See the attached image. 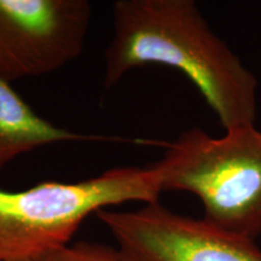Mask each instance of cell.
Here are the masks:
<instances>
[{
    "instance_id": "obj_1",
    "label": "cell",
    "mask_w": 261,
    "mask_h": 261,
    "mask_svg": "<svg viewBox=\"0 0 261 261\" xmlns=\"http://www.w3.org/2000/svg\"><path fill=\"white\" fill-rule=\"evenodd\" d=\"M104 85L129 70L167 65L187 75L224 130L255 125L257 80L215 33L194 0H117Z\"/></svg>"
},
{
    "instance_id": "obj_2",
    "label": "cell",
    "mask_w": 261,
    "mask_h": 261,
    "mask_svg": "<svg viewBox=\"0 0 261 261\" xmlns=\"http://www.w3.org/2000/svg\"><path fill=\"white\" fill-rule=\"evenodd\" d=\"M154 167L161 190L195 195L205 220L253 241L261 234V130L255 125L221 137L184 130L166 144Z\"/></svg>"
},
{
    "instance_id": "obj_3",
    "label": "cell",
    "mask_w": 261,
    "mask_h": 261,
    "mask_svg": "<svg viewBox=\"0 0 261 261\" xmlns=\"http://www.w3.org/2000/svg\"><path fill=\"white\" fill-rule=\"evenodd\" d=\"M159 173L120 167L77 182L45 181L22 191L0 189V261H34L70 243L91 214L126 202H158Z\"/></svg>"
},
{
    "instance_id": "obj_4",
    "label": "cell",
    "mask_w": 261,
    "mask_h": 261,
    "mask_svg": "<svg viewBox=\"0 0 261 261\" xmlns=\"http://www.w3.org/2000/svg\"><path fill=\"white\" fill-rule=\"evenodd\" d=\"M96 215L126 261H261L255 241L204 218L174 213L159 201L132 212L106 208Z\"/></svg>"
},
{
    "instance_id": "obj_5",
    "label": "cell",
    "mask_w": 261,
    "mask_h": 261,
    "mask_svg": "<svg viewBox=\"0 0 261 261\" xmlns=\"http://www.w3.org/2000/svg\"><path fill=\"white\" fill-rule=\"evenodd\" d=\"M90 21L87 0H0V77L60 70L83 54Z\"/></svg>"
},
{
    "instance_id": "obj_6",
    "label": "cell",
    "mask_w": 261,
    "mask_h": 261,
    "mask_svg": "<svg viewBox=\"0 0 261 261\" xmlns=\"http://www.w3.org/2000/svg\"><path fill=\"white\" fill-rule=\"evenodd\" d=\"M92 139L102 138L71 132L42 119L12 89L11 83L0 77V172L15 158L40 146Z\"/></svg>"
},
{
    "instance_id": "obj_7",
    "label": "cell",
    "mask_w": 261,
    "mask_h": 261,
    "mask_svg": "<svg viewBox=\"0 0 261 261\" xmlns=\"http://www.w3.org/2000/svg\"><path fill=\"white\" fill-rule=\"evenodd\" d=\"M34 261H126V259L117 247L79 241L52 250Z\"/></svg>"
}]
</instances>
